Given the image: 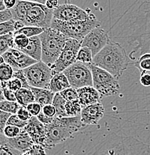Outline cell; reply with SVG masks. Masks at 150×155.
<instances>
[{
    "mask_svg": "<svg viewBox=\"0 0 150 155\" xmlns=\"http://www.w3.org/2000/svg\"><path fill=\"white\" fill-rule=\"evenodd\" d=\"M90 155H150V147L133 137L111 134Z\"/></svg>",
    "mask_w": 150,
    "mask_h": 155,
    "instance_id": "obj_1",
    "label": "cell"
},
{
    "mask_svg": "<svg viewBox=\"0 0 150 155\" xmlns=\"http://www.w3.org/2000/svg\"><path fill=\"white\" fill-rule=\"evenodd\" d=\"M132 61L125 48L120 43L111 40L93 57V64L110 72L119 80L127 68L131 67Z\"/></svg>",
    "mask_w": 150,
    "mask_h": 155,
    "instance_id": "obj_2",
    "label": "cell"
},
{
    "mask_svg": "<svg viewBox=\"0 0 150 155\" xmlns=\"http://www.w3.org/2000/svg\"><path fill=\"white\" fill-rule=\"evenodd\" d=\"M11 11L14 20L21 21L26 26L48 28L51 26L54 11L40 3L18 0Z\"/></svg>",
    "mask_w": 150,
    "mask_h": 155,
    "instance_id": "obj_3",
    "label": "cell"
},
{
    "mask_svg": "<svg viewBox=\"0 0 150 155\" xmlns=\"http://www.w3.org/2000/svg\"><path fill=\"white\" fill-rule=\"evenodd\" d=\"M85 126L82 122L81 116L73 117L55 116L51 124L46 125V148H54L56 145L66 141Z\"/></svg>",
    "mask_w": 150,
    "mask_h": 155,
    "instance_id": "obj_4",
    "label": "cell"
},
{
    "mask_svg": "<svg viewBox=\"0 0 150 155\" xmlns=\"http://www.w3.org/2000/svg\"><path fill=\"white\" fill-rule=\"evenodd\" d=\"M100 25L101 22L93 14L90 18L85 20L64 22L53 18L50 28L59 31L67 39H75L82 42L90 31L93 28L100 27Z\"/></svg>",
    "mask_w": 150,
    "mask_h": 155,
    "instance_id": "obj_5",
    "label": "cell"
},
{
    "mask_svg": "<svg viewBox=\"0 0 150 155\" xmlns=\"http://www.w3.org/2000/svg\"><path fill=\"white\" fill-rule=\"evenodd\" d=\"M42 44L41 61L51 67L59 57L67 38L59 31L48 28L39 35Z\"/></svg>",
    "mask_w": 150,
    "mask_h": 155,
    "instance_id": "obj_6",
    "label": "cell"
},
{
    "mask_svg": "<svg viewBox=\"0 0 150 155\" xmlns=\"http://www.w3.org/2000/svg\"><path fill=\"white\" fill-rule=\"evenodd\" d=\"M93 76V87L99 93L102 98L114 96L119 93L120 86L118 79L110 72L93 64H88Z\"/></svg>",
    "mask_w": 150,
    "mask_h": 155,
    "instance_id": "obj_7",
    "label": "cell"
},
{
    "mask_svg": "<svg viewBox=\"0 0 150 155\" xmlns=\"http://www.w3.org/2000/svg\"><path fill=\"white\" fill-rule=\"evenodd\" d=\"M28 85L32 87L49 89V83L53 76L51 67L38 61L33 65L22 69Z\"/></svg>",
    "mask_w": 150,
    "mask_h": 155,
    "instance_id": "obj_8",
    "label": "cell"
},
{
    "mask_svg": "<svg viewBox=\"0 0 150 155\" xmlns=\"http://www.w3.org/2000/svg\"><path fill=\"white\" fill-rule=\"evenodd\" d=\"M70 82V87L75 89L93 86V76L88 64L76 61L63 72Z\"/></svg>",
    "mask_w": 150,
    "mask_h": 155,
    "instance_id": "obj_9",
    "label": "cell"
},
{
    "mask_svg": "<svg viewBox=\"0 0 150 155\" xmlns=\"http://www.w3.org/2000/svg\"><path fill=\"white\" fill-rule=\"evenodd\" d=\"M82 47V42L75 39L69 38L58 58L53 65L51 66L53 75L56 73L63 72L67 68L77 61L78 51Z\"/></svg>",
    "mask_w": 150,
    "mask_h": 155,
    "instance_id": "obj_10",
    "label": "cell"
},
{
    "mask_svg": "<svg viewBox=\"0 0 150 155\" xmlns=\"http://www.w3.org/2000/svg\"><path fill=\"white\" fill-rule=\"evenodd\" d=\"M91 11H85L75 5L63 4L60 5L53 11V18L59 19L64 22H71L76 20H85L92 16Z\"/></svg>",
    "mask_w": 150,
    "mask_h": 155,
    "instance_id": "obj_11",
    "label": "cell"
},
{
    "mask_svg": "<svg viewBox=\"0 0 150 155\" xmlns=\"http://www.w3.org/2000/svg\"><path fill=\"white\" fill-rule=\"evenodd\" d=\"M111 41L108 32L100 27L93 28L82 41V47H88L91 50L94 57Z\"/></svg>",
    "mask_w": 150,
    "mask_h": 155,
    "instance_id": "obj_12",
    "label": "cell"
},
{
    "mask_svg": "<svg viewBox=\"0 0 150 155\" xmlns=\"http://www.w3.org/2000/svg\"><path fill=\"white\" fill-rule=\"evenodd\" d=\"M2 56L5 63L11 66L14 71L24 69L38 62L22 51L14 48L9 49Z\"/></svg>",
    "mask_w": 150,
    "mask_h": 155,
    "instance_id": "obj_13",
    "label": "cell"
},
{
    "mask_svg": "<svg viewBox=\"0 0 150 155\" xmlns=\"http://www.w3.org/2000/svg\"><path fill=\"white\" fill-rule=\"evenodd\" d=\"M23 129L30 136L35 144L40 145L46 148V125L40 122L37 116H32Z\"/></svg>",
    "mask_w": 150,
    "mask_h": 155,
    "instance_id": "obj_14",
    "label": "cell"
},
{
    "mask_svg": "<svg viewBox=\"0 0 150 155\" xmlns=\"http://www.w3.org/2000/svg\"><path fill=\"white\" fill-rule=\"evenodd\" d=\"M105 108L101 102L95 103L82 108L81 113L82 122L85 125H95L103 118Z\"/></svg>",
    "mask_w": 150,
    "mask_h": 155,
    "instance_id": "obj_15",
    "label": "cell"
},
{
    "mask_svg": "<svg viewBox=\"0 0 150 155\" xmlns=\"http://www.w3.org/2000/svg\"><path fill=\"white\" fill-rule=\"evenodd\" d=\"M78 100L82 107L100 102L102 97L99 93L93 86L84 87L77 89Z\"/></svg>",
    "mask_w": 150,
    "mask_h": 155,
    "instance_id": "obj_16",
    "label": "cell"
},
{
    "mask_svg": "<svg viewBox=\"0 0 150 155\" xmlns=\"http://www.w3.org/2000/svg\"><path fill=\"white\" fill-rule=\"evenodd\" d=\"M8 144L11 147L23 153L28 151L35 143L32 141L30 136L24 129L19 136L14 138H8Z\"/></svg>",
    "mask_w": 150,
    "mask_h": 155,
    "instance_id": "obj_17",
    "label": "cell"
},
{
    "mask_svg": "<svg viewBox=\"0 0 150 155\" xmlns=\"http://www.w3.org/2000/svg\"><path fill=\"white\" fill-rule=\"evenodd\" d=\"M22 52L26 54L37 61H41L42 59V44L39 36L29 38V43L22 50Z\"/></svg>",
    "mask_w": 150,
    "mask_h": 155,
    "instance_id": "obj_18",
    "label": "cell"
},
{
    "mask_svg": "<svg viewBox=\"0 0 150 155\" xmlns=\"http://www.w3.org/2000/svg\"><path fill=\"white\" fill-rule=\"evenodd\" d=\"M133 52V51H132ZM139 52V56L135 58V61H132L131 67H135L142 74H149L150 75V51H138ZM136 53V52H133Z\"/></svg>",
    "mask_w": 150,
    "mask_h": 155,
    "instance_id": "obj_19",
    "label": "cell"
},
{
    "mask_svg": "<svg viewBox=\"0 0 150 155\" xmlns=\"http://www.w3.org/2000/svg\"><path fill=\"white\" fill-rule=\"evenodd\" d=\"M70 87V82L64 72H59L53 75L49 83V90L54 93H61Z\"/></svg>",
    "mask_w": 150,
    "mask_h": 155,
    "instance_id": "obj_20",
    "label": "cell"
},
{
    "mask_svg": "<svg viewBox=\"0 0 150 155\" xmlns=\"http://www.w3.org/2000/svg\"><path fill=\"white\" fill-rule=\"evenodd\" d=\"M30 89L35 96V102H38L42 107L46 105V104H52L55 93L52 92L49 89L37 88V87H32Z\"/></svg>",
    "mask_w": 150,
    "mask_h": 155,
    "instance_id": "obj_21",
    "label": "cell"
},
{
    "mask_svg": "<svg viewBox=\"0 0 150 155\" xmlns=\"http://www.w3.org/2000/svg\"><path fill=\"white\" fill-rule=\"evenodd\" d=\"M17 101L21 106L26 107L32 102H35V96L32 90L28 88H21L20 90L15 93Z\"/></svg>",
    "mask_w": 150,
    "mask_h": 155,
    "instance_id": "obj_22",
    "label": "cell"
},
{
    "mask_svg": "<svg viewBox=\"0 0 150 155\" xmlns=\"http://www.w3.org/2000/svg\"><path fill=\"white\" fill-rule=\"evenodd\" d=\"M66 103L67 101L63 98L60 93L55 94L54 99H53L52 104L56 109V116L58 117H66L67 113H66Z\"/></svg>",
    "mask_w": 150,
    "mask_h": 155,
    "instance_id": "obj_23",
    "label": "cell"
},
{
    "mask_svg": "<svg viewBox=\"0 0 150 155\" xmlns=\"http://www.w3.org/2000/svg\"><path fill=\"white\" fill-rule=\"evenodd\" d=\"M14 33L0 36V54L1 55H3L6 51L14 47Z\"/></svg>",
    "mask_w": 150,
    "mask_h": 155,
    "instance_id": "obj_24",
    "label": "cell"
},
{
    "mask_svg": "<svg viewBox=\"0 0 150 155\" xmlns=\"http://www.w3.org/2000/svg\"><path fill=\"white\" fill-rule=\"evenodd\" d=\"M65 107L67 116H69V117L80 116L81 113H82V110L83 108L78 99L67 101Z\"/></svg>",
    "mask_w": 150,
    "mask_h": 155,
    "instance_id": "obj_25",
    "label": "cell"
},
{
    "mask_svg": "<svg viewBox=\"0 0 150 155\" xmlns=\"http://www.w3.org/2000/svg\"><path fill=\"white\" fill-rule=\"evenodd\" d=\"M46 28H39V27L36 26H24L23 28H22L20 30L16 31L14 33V35H24L25 36H27L28 38H32V37L35 36H39L41 33H43L44 31V30Z\"/></svg>",
    "mask_w": 150,
    "mask_h": 155,
    "instance_id": "obj_26",
    "label": "cell"
},
{
    "mask_svg": "<svg viewBox=\"0 0 150 155\" xmlns=\"http://www.w3.org/2000/svg\"><path fill=\"white\" fill-rule=\"evenodd\" d=\"M93 55L91 50L88 47H81L77 56V61L86 64H93Z\"/></svg>",
    "mask_w": 150,
    "mask_h": 155,
    "instance_id": "obj_27",
    "label": "cell"
},
{
    "mask_svg": "<svg viewBox=\"0 0 150 155\" xmlns=\"http://www.w3.org/2000/svg\"><path fill=\"white\" fill-rule=\"evenodd\" d=\"M20 106L21 105L17 101H10L5 100L0 102V110L11 114H17Z\"/></svg>",
    "mask_w": 150,
    "mask_h": 155,
    "instance_id": "obj_28",
    "label": "cell"
},
{
    "mask_svg": "<svg viewBox=\"0 0 150 155\" xmlns=\"http://www.w3.org/2000/svg\"><path fill=\"white\" fill-rule=\"evenodd\" d=\"M14 70L11 66L7 63L0 65V81L1 82H7L14 76Z\"/></svg>",
    "mask_w": 150,
    "mask_h": 155,
    "instance_id": "obj_29",
    "label": "cell"
},
{
    "mask_svg": "<svg viewBox=\"0 0 150 155\" xmlns=\"http://www.w3.org/2000/svg\"><path fill=\"white\" fill-rule=\"evenodd\" d=\"M14 48L19 50H22L25 48L29 43V38L24 35H14Z\"/></svg>",
    "mask_w": 150,
    "mask_h": 155,
    "instance_id": "obj_30",
    "label": "cell"
},
{
    "mask_svg": "<svg viewBox=\"0 0 150 155\" xmlns=\"http://www.w3.org/2000/svg\"><path fill=\"white\" fill-rule=\"evenodd\" d=\"M14 23L15 20L14 19L0 23V36L8 35L10 33H14L15 32Z\"/></svg>",
    "mask_w": 150,
    "mask_h": 155,
    "instance_id": "obj_31",
    "label": "cell"
},
{
    "mask_svg": "<svg viewBox=\"0 0 150 155\" xmlns=\"http://www.w3.org/2000/svg\"><path fill=\"white\" fill-rule=\"evenodd\" d=\"M60 93L61 96H63V98H64L67 101H73V100L78 99V91H77V89L74 88V87H69V88L63 90V91L61 92Z\"/></svg>",
    "mask_w": 150,
    "mask_h": 155,
    "instance_id": "obj_32",
    "label": "cell"
},
{
    "mask_svg": "<svg viewBox=\"0 0 150 155\" xmlns=\"http://www.w3.org/2000/svg\"><path fill=\"white\" fill-rule=\"evenodd\" d=\"M22 129L17 127V126L7 125L5 127L3 134L7 138H14V137H17V136L20 134Z\"/></svg>",
    "mask_w": 150,
    "mask_h": 155,
    "instance_id": "obj_33",
    "label": "cell"
},
{
    "mask_svg": "<svg viewBox=\"0 0 150 155\" xmlns=\"http://www.w3.org/2000/svg\"><path fill=\"white\" fill-rule=\"evenodd\" d=\"M5 84L6 87L8 89H10L11 90H12L13 92H14V93H16V92H17L21 88L23 87V85H22V83L20 81V79L16 77H13L10 80L5 82Z\"/></svg>",
    "mask_w": 150,
    "mask_h": 155,
    "instance_id": "obj_34",
    "label": "cell"
},
{
    "mask_svg": "<svg viewBox=\"0 0 150 155\" xmlns=\"http://www.w3.org/2000/svg\"><path fill=\"white\" fill-rule=\"evenodd\" d=\"M28 121H23L18 117L17 114H11L7 122V125H14L20 128H24L28 124Z\"/></svg>",
    "mask_w": 150,
    "mask_h": 155,
    "instance_id": "obj_35",
    "label": "cell"
},
{
    "mask_svg": "<svg viewBox=\"0 0 150 155\" xmlns=\"http://www.w3.org/2000/svg\"><path fill=\"white\" fill-rule=\"evenodd\" d=\"M2 87L3 93H4V96L5 100L10 101H17L15 93L6 87L5 82H2Z\"/></svg>",
    "mask_w": 150,
    "mask_h": 155,
    "instance_id": "obj_36",
    "label": "cell"
},
{
    "mask_svg": "<svg viewBox=\"0 0 150 155\" xmlns=\"http://www.w3.org/2000/svg\"><path fill=\"white\" fill-rule=\"evenodd\" d=\"M22 152L11 147L8 144L3 145L0 148V155H21Z\"/></svg>",
    "mask_w": 150,
    "mask_h": 155,
    "instance_id": "obj_37",
    "label": "cell"
},
{
    "mask_svg": "<svg viewBox=\"0 0 150 155\" xmlns=\"http://www.w3.org/2000/svg\"><path fill=\"white\" fill-rule=\"evenodd\" d=\"M26 108L29 111V113L32 114V116H38L42 112L43 107L40 105V104H38V102H35H35H32L28 104V105H27Z\"/></svg>",
    "mask_w": 150,
    "mask_h": 155,
    "instance_id": "obj_38",
    "label": "cell"
},
{
    "mask_svg": "<svg viewBox=\"0 0 150 155\" xmlns=\"http://www.w3.org/2000/svg\"><path fill=\"white\" fill-rule=\"evenodd\" d=\"M11 114L4 112L0 110V134H3L4 129L7 125V122Z\"/></svg>",
    "mask_w": 150,
    "mask_h": 155,
    "instance_id": "obj_39",
    "label": "cell"
},
{
    "mask_svg": "<svg viewBox=\"0 0 150 155\" xmlns=\"http://www.w3.org/2000/svg\"><path fill=\"white\" fill-rule=\"evenodd\" d=\"M17 115L18 116V117L20 119L23 121H28L32 117V115L30 114L29 111L28 110L26 107L23 106H20L18 111H17Z\"/></svg>",
    "mask_w": 150,
    "mask_h": 155,
    "instance_id": "obj_40",
    "label": "cell"
},
{
    "mask_svg": "<svg viewBox=\"0 0 150 155\" xmlns=\"http://www.w3.org/2000/svg\"><path fill=\"white\" fill-rule=\"evenodd\" d=\"M42 113L44 114L45 115L49 116V117L54 118L56 116V109L52 104H46V105L43 106L42 108Z\"/></svg>",
    "mask_w": 150,
    "mask_h": 155,
    "instance_id": "obj_41",
    "label": "cell"
},
{
    "mask_svg": "<svg viewBox=\"0 0 150 155\" xmlns=\"http://www.w3.org/2000/svg\"><path fill=\"white\" fill-rule=\"evenodd\" d=\"M29 151L32 155H46L45 148L40 145L34 144Z\"/></svg>",
    "mask_w": 150,
    "mask_h": 155,
    "instance_id": "obj_42",
    "label": "cell"
},
{
    "mask_svg": "<svg viewBox=\"0 0 150 155\" xmlns=\"http://www.w3.org/2000/svg\"><path fill=\"white\" fill-rule=\"evenodd\" d=\"M142 35L150 38V10L146 11V22L144 25V33Z\"/></svg>",
    "mask_w": 150,
    "mask_h": 155,
    "instance_id": "obj_43",
    "label": "cell"
},
{
    "mask_svg": "<svg viewBox=\"0 0 150 155\" xmlns=\"http://www.w3.org/2000/svg\"><path fill=\"white\" fill-rule=\"evenodd\" d=\"M13 19L12 14L11 10L6 9L5 11H0V23L6 22V21L11 20Z\"/></svg>",
    "mask_w": 150,
    "mask_h": 155,
    "instance_id": "obj_44",
    "label": "cell"
},
{
    "mask_svg": "<svg viewBox=\"0 0 150 155\" xmlns=\"http://www.w3.org/2000/svg\"><path fill=\"white\" fill-rule=\"evenodd\" d=\"M38 119H39L40 122H41L43 124V125H49V124H51L52 122H53V120H54V118H52V117H49V116H46L44 114H43V113H40V114L38 115Z\"/></svg>",
    "mask_w": 150,
    "mask_h": 155,
    "instance_id": "obj_45",
    "label": "cell"
},
{
    "mask_svg": "<svg viewBox=\"0 0 150 155\" xmlns=\"http://www.w3.org/2000/svg\"><path fill=\"white\" fill-rule=\"evenodd\" d=\"M60 5H61L60 0H46V3H45V5L48 8L53 10V11L57 8Z\"/></svg>",
    "mask_w": 150,
    "mask_h": 155,
    "instance_id": "obj_46",
    "label": "cell"
},
{
    "mask_svg": "<svg viewBox=\"0 0 150 155\" xmlns=\"http://www.w3.org/2000/svg\"><path fill=\"white\" fill-rule=\"evenodd\" d=\"M140 84L143 87H150V75L149 74H142L140 78Z\"/></svg>",
    "mask_w": 150,
    "mask_h": 155,
    "instance_id": "obj_47",
    "label": "cell"
},
{
    "mask_svg": "<svg viewBox=\"0 0 150 155\" xmlns=\"http://www.w3.org/2000/svg\"><path fill=\"white\" fill-rule=\"evenodd\" d=\"M18 0H4L5 5L6 8L7 9H12L14 6L16 5V4L17 3Z\"/></svg>",
    "mask_w": 150,
    "mask_h": 155,
    "instance_id": "obj_48",
    "label": "cell"
},
{
    "mask_svg": "<svg viewBox=\"0 0 150 155\" xmlns=\"http://www.w3.org/2000/svg\"><path fill=\"white\" fill-rule=\"evenodd\" d=\"M25 1H29V2H38L40 3V4L45 5L46 0H25ZM61 4H68L70 2V0H60Z\"/></svg>",
    "mask_w": 150,
    "mask_h": 155,
    "instance_id": "obj_49",
    "label": "cell"
},
{
    "mask_svg": "<svg viewBox=\"0 0 150 155\" xmlns=\"http://www.w3.org/2000/svg\"><path fill=\"white\" fill-rule=\"evenodd\" d=\"M8 143V138L4 134H0V148Z\"/></svg>",
    "mask_w": 150,
    "mask_h": 155,
    "instance_id": "obj_50",
    "label": "cell"
},
{
    "mask_svg": "<svg viewBox=\"0 0 150 155\" xmlns=\"http://www.w3.org/2000/svg\"><path fill=\"white\" fill-rule=\"evenodd\" d=\"M6 9L7 8H6L5 5L4 0H0V11H5Z\"/></svg>",
    "mask_w": 150,
    "mask_h": 155,
    "instance_id": "obj_51",
    "label": "cell"
},
{
    "mask_svg": "<svg viewBox=\"0 0 150 155\" xmlns=\"http://www.w3.org/2000/svg\"><path fill=\"white\" fill-rule=\"evenodd\" d=\"M5 96H4V93H3V90H2V87H0V102H2V101H5Z\"/></svg>",
    "mask_w": 150,
    "mask_h": 155,
    "instance_id": "obj_52",
    "label": "cell"
},
{
    "mask_svg": "<svg viewBox=\"0 0 150 155\" xmlns=\"http://www.w3.org/2000/svg\"><path fill=\"white\" fill-rule=\"evenodd\" d=\"M4 63H5V59H4V57L0 54V65L3 64Z\"/></svg>",
    "mask_w": 150,
    "mask_h": 155,
    "instance_id": "obj_53",
    "label": "cell"
},
{
    "mask_svg": "<svg viewBox=\"0 0 150 155\" xmlns=\"http://www.w3.org/2000/svg\"><path fill=\"white\" fill-rule=\"evenodd\" d=\"M21 155H32V153L30 152L29 150H28V151H25V152L22 153V154H21Z\"/></svg>",
    "mask_w": 150,
    "mask_h": 155,
    "instance_id": "obj_54",
    "label": "cell"
},
{
    "mask_svg": "<svg viewBox=\"0 0 150 155\" xmlns=\"http://www.w3.org/2000/svg\"><path fill=\"white\" fill-rule=\"evenodd\" d=\"M1 86H2V82H1V81H0V87H1Z\"/></svg>",
    "mask_w": 150,
    "mask_h": 155,
    "instance_id": "obj_55",
    "label": "cell"
}]
</instances>
